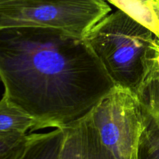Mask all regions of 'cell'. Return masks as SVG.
<instances>
[{"instance_id":"1","label":"cell","mask_w":159,"mask_h":159,"mask_svg":"<svg viewBox=\"0 0 159 159\" xmlns=\"http://www.w3.org/2000/svg\"><path fill=\"white\" fill-rule=\"evenodd\" d=\"M0 79L38 130L80 120L116 86L84 37L40 26L0 28Z\"/></svg>"},{"instance_id":"2","label":"cell","mask_w":159,"mask_h":159,"mask_svg":"<svg viewBox=\"0 0 159 159\" xmlns=\"http://www.w3.org/2000/svg\"><path fill=\"white\" fill-rule=\"evenodd\" d=\"M150 29L117 9L84 38L116 86L137 94L147 76V57L155 37Z\"/></svg>"},{"instance_id":"3","label":"cell","mask_w":159,"mask_h":159,"mask_svg":"<svg viewBox=\"0 0 159 159\" xmlns=\"http://www.w3.org/2000/svg\"><path fill=\"white\" fill-rule=\"evenodd\" d=\"M110 11L105 0H0V28L50 27L85 37Z\"/></svg>"},{"instance_id":"4","label":"cell","mask_w":159,"mask_h":159,"mask_svg":"<svg viewBox=\"0 0 159 159\" xmlns=\"http://www.w3.org/2000/svg\"><path fill=\"white\" fill-rule=\"evenodd\" d=\"M104 145L117 159H134L144 128L137 94L115 86L89 113Z\"/></svg>"},{"instance_id":"5","label":"cell","mask_w":159,"mask_h":159,"mask_svg":"<svg viewBox=\"0 0 159 159\" xmlns=\"http://www.w3.org/2000/svg\"><path fill=\"white\" fill-rule=\"evenodd\" d=\"M63 128L59 159H117L102 142L89 115Z\"/></svg>"},{"instance_id":"6","label":"cell","mask_w":159,"mask_h":159,"mask_svg":"<svg viewBox=\"0 0 159 159\" xmlns=\"http://www.w3.org/2000/svg\"><path fill=\"white\" fill-rule=\"evenodd\" d=\"M64 137V128H55L48 133L30 134L27 146L20 159H59Z\"/></svg>"},{"instance_id":"7","label":"cell","mask_w":159,"mask_h":159,"mask_svg":"<svg viewBox=\"0 0 159 159\" xmlns=\"http://www.w3.org/2000/svg\"><path fill=\"white\" fill-rule=\"evenodd\" d=\"M128 14L159 37L158 0H105Z\"/></svg>"},{"instance_id":"8","label":"cell","mask_w":159,"mask_h":159,"mask_svg":"<svg viewBox=\"0 0 159 159\" xmlns=\"http://www.w3.org/2000/svg\"><path fill=\"white\" fill-rule=\"evenodd\" d=\"M38 130V122L2 96L0 100V133H23Z\"/></svg>"},{"instance_id":"9","label":"cell","mask_w":159,"mask_h":159,"mask_svg":"<svg viewBox=\"0 0 159 159\" xmlns=\"http://www.w3.org/2000/svg\"><path fill=\"white\" fill-rule=\"evenodd\" d=\"M137 96L146 117L159 127V79H145Z\"/></svg>"},{"instance_id":"10","label":"cell","mask_w":159,"mask_h":159,"mask_svg":"<svg viewBox=\"0 0 159 159\" xmlns=\"http://www.w3.org/2000/svg\"><path fill=\"white\" fill-rule=\"evenodd\" d=\"M144 113V112H143ZM144 116V128L134 159H159V127Z\"/></svg>"},{"instance_id":"11","label":"cell","mask_w":159,"mask_h":159,"mask_svg":"<svg viewBox=\"0 0 159 159\" xmlns=\"http://www.w3.org/2000/svg\"><path fill=\"white\" fill-rule=\"evenodd\" d=\"M30 134L0 133V159H20L24 153Z\"/></svg>"},{"instance_id":"12","label":"cell","mask_w":159,"mask_h":159,"mask_svg":"<svg viewBox=\"0 0 159 159\" xmlns=\"http://www.w3.org/2000/svg\"><path fill=\"white\" fill-rule=\"evenodd\" d=\"M147 78L159 79V37L155 36L147 57Z\"/></svg>"},{"instance_id":"13","label":"cell","mask_w":159,"mask_h":159,"mask_svg":"<svg viewBox=\"0 0 159 159\" xmlns=\"http://www.w3.org/2000/svg\"><path fill=\"white\" fill-rule=\"evenodd\" d=\"M158 1H159V0H158Z\"/></svg>"}]
</instances>
